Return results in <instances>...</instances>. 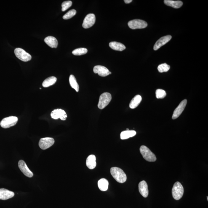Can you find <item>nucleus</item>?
Segmentation results:
<instances>
[{
	"mask_svg": "<svg viewBox=\"0 0 208 208\" xmlns=\"http://www.w3.org/2000/svg\"><path fill=\"white\" fill-rule=\"evenodd\" d=\"M18 118L16 116H11L4 118L0 122V125L4 129H7L16 124Z\"/></svg>",
	"mask_w": 208,
	"mask_h": 208,
	"instance_id": "nucleus-5",
	"label": "nucleus"
},
{
	"mask_svg": "<svg viewBox=\"0 0 208 208\" xmlns=\"http://www.w3.org/2000/svg\"><path fill=\"white\" fill-rule=\"evenodd\" d=\"M109 46L112 49L115 51H124L126 49L125 46L122 43L117 42H111L109 44Z\"/></svg>",
	"mask_w": 208,
	"mask_h": 208,
	"instance_id": "nucleus-20",
	"label": "nucleus"
},
{
	"mask_svg": "<svg viewBox=\"0 0 208 208\" xmlns=\"http://www.w3.org/2000/svg\"><path fill=\"white\" fill-rule=\"evenodd\" d=\"M170 66L166 63H163L158 66V70L160 73L166 72L170 69Z\"/></svg>",
	"mask_w": 208,
	"mask_h": 208,
	"instance_id": "nucleus-27",
	"label": "nucleus"
},
{
	"mask_svg": "<svg viewBox=\"0 0 208 208\" xmlns=\"http://www.w3.org/2000/svg\"><path fill=\"white\" fill-rule=\"evenodd\" d=\"M18 166L21 171L26 177L31 178L33 176V172L29 169L25 161L20 160L18 162Z\"/></svg>",
	"mask_w": 208,
	"mask_h": 208,
	"instance_id": "nucleus-13",
	"label": "nucleus"
},
{
	"mask_svg": "<svg viewBox=\"0 0 208 208\" xmlns=\"http://www.w3.org/2000/svg\"><path fill=\"white\" fill-rule=\"evenodd\" d=\"M142 97L140 95L135 96L132 99L129 103V106L131 109H135L138 106L141 102Z\"/></svg>",
	"mask_w": 208,
	"mask_h": 208,
	"instance_id": "nucleus-21",
	"label": "nucleus"
},
{
	"mask_svg": "<svg viewBox=\"0 0 208 208\" xmlns=\"http://www.w3.org/2000/svg\"><path fill=\"white\" fill-rule=\"evenodd\" d=\"M14 53L16 57L22 61L27 62L31 60V55L20 48H16L14 50Z\"/></svg>",
	"mask_w": 208,
	"mask_h": 208,
	"instance_id": "nucleus-6",
	"label": "nucleus"
},
{
	"mask_svg": "<svg viewBox=\"0 0 208 208\" xmlns=\"http://www.w3.org/2000/svg\"><path fill=\"white\" fill-rule=\"evenodd\" d=\"M93 71L94 73L98 74L99 76L105 77L111 74V73L108 69L102 66L97 65L94 67Z\"/></svg>",
	"mask_w": 208,
	"mask_h": 208,
	"instance_id": "nucleus-12",
	"label": "nucleus"
},
{
	"mask_svg": "<svg viewBox=\"0 0 208 208\" xmlns=\"http://www.w3.org/2000/svg\"><path fill=\"white\" fill-rule=\"evenodd\" d=\"M96 21L95 16L93 14H88L85 17L82 26L84 29L91 28L95 23Z\"/></svg>",
	"mask_w": 208,
	"mask_h": 208,
	"instance_id": "nucleus-9",
	"label": "nucleus"
},
{
	"mask_svg": "<svg viewBox=\"0 0 208 208\" xmlns=\"http://www.w3.org/2000/svg\"><path fill=\"white\" fill-rule=\"evenodd\" d=\"M44 42L46 44L52 48H57L58 46V41L54 37L48 36L45 38Z\"/></svg>",
	"mask_w": 208,
	"mask_h": 208,
	"instance_id": "nucleus-18",
	"label": "nucleus"
},
{
	"mask_svg": "<svg viewBox=\"0 0 208 208\" xmlns=\"http://www.w3.org/2000/svg\"><path fill=\"white\" fill-rule=\"evenodd\" d=\"M111 94L109 93L105 92L102 94L100 96L98 103V108L103 109L110 103L111 100Z\"/></svg>",
	"mask_w": 208,
	"mask_h": 208,
	"instance_id": "nucleus-4",
	"label": "nucleus"
},
{
	"mask_svg": "<svg viewBox=\"0 0 208 208\" xmlns=\"http://www.w3.org/2000/svg\"><path fill=\"white\" fill-rule=\"evenodd\" d=\"M54 143V140L52 138L46 137L40 140L39 145L41 149L45 150L52 147Z\"/></svg>",
	"mask_w": 208,
	"mask_h": 208,
	"instance_id": "nucleus-8",
	"label": "nucleus"
},
{
	"mask_svg": "<svg viewBox=\"0 0 208 208\" xmlns=\"http://www.w3.org/2000/svg\"><path fill=\"white\" fill-rule=\"evenodd\" d=\"M184 188L182 184L179 182H175L173 187L172 194L173 197L176 200H179L183 196Z\"/></svg>",
	"mask_w": 208,
	"mask_h": 208,
	"instance_id": "nucleus-3",
	"label": "nucleus"
},
{
	"mask_svg": "<svg viewBox=\"0 0 208 208\" xmlns=\"http://www.w3.org/2000/svg\"><path fill=\"white\" fill-rule=\"evenodd\" d=\"M124 2L126 3V4H129V3L132 2V0H124Z\"/></svg>",
	"mask_w": 208,
	"mask_h": 208,
	"instance_id": "nucleus-31",
	"label": "nucleus"
},
{
	"mask_svg": "<svg viewBox=\"0 0 208 208\" xmlns=\"http://www.w3.org/2000/svg\"><path fill=\"white\" fill-rule=\"evenodd\" d=\"M166 95L165 91L161 89H158L156 91V96L157 98L163 99Z\"/></svg>",
	"mask_w": 208,
	"mask_h": 208,
	"instance_id": "nucleus-29",
	"label": "nucleus"
},
{
	"mask_svg": "<svg viewBox=\"0 0 208 208\" xmlns=\"http://www.w3.org/2000/svg\"><path fill=\"white\" fill-rule=\"evenodd\" d=\"M126 130H127V131L129 130V129H126Z\"/></svg>",
	"mask_w": 208,
	"mask_h": 208,
	"instance_id": "nucleus-32",
	"label": "nucleus"
},
{
	"mask_svg": "<svg viewBox=\"0 0 208 208\" xmlns=\"http://www.w3.org/2000/svg\"><path fill=\"white\" fill-rule=\"evenodd\" d=\"M95 156L91 155L88 157L86 161V165L87 167L90 169H93L96 167L97 163Z\"/></svg>",
	"mask_w": 208,
	"mask_h": 208,
	"instance_id": "nucleus-17",
	"label": "nucleus"
},
{
	"mask_svg": "<svg viewBox=\"0 0 208 208\" xmlns=\"http://www.w3.org/2000/svg\"><path fill=\"white\" fill-rule=\"evenodd\" d=\"M187 103V100H184L179 104L176 108L174 112L172 118L173 120L177 119L180 116L184 110Z\"/></svg>",
	"mask_w": 208,
	"mask_h": 208,
	"instance_id": "nucleus-11",
	"label": "nucleus"
},
{
	"mask_svg": "<svg viewBox=\"0 0 208 208\" xmlns=\"http://www.w3.org/2000/svg\"><path fill=\"white\" fill-rule=\"evenodd\" d=\"M137 133L135 131L126 130L123 131L120 134V138L121 140H125L129 138L135 136Z\"/></svg>",
	"mask_w": 208,
	"mask_h": 208,
	"instance_id": "nucleus-23",
	"label": "nucleus"
},
{
	"mask_svg": "<svg viewBox=\"0 0 208 208\" xmlns=\"http://www.w3.org/2000/svg\"><path fill=\"white\" fill-rule=\"evenodd\" d=\"M57 81V78L55 77L52 76L48 78L43 81V86L44 88H47L55 84Z\"/></svg>",
	"mask_w": 208,
	"mask_h": 208,
	"instance_id": "nucleus-24",
	"label": "nucleus"
},
{
	"mask_svg": "<svg viewBox=\"0 0 208 208\" xmlns=\"http://www.w3.org/2000/svg\"><path fill=\"white\" fill-rule=\"evenodd\" d=\"M172 37L170 35H167V36L161 38L156 42L153 47V49L155 51L158 50L161 46L164 45L165 44L169 42L172 39Z\"/></svg>",
	"mask_w": 208,
	"mask_h": 208,
	"instance_id": "nucleus-14",
	"label": "nucleus"
},
{
	"mask_svg": "<svg viewBox=\"0 0 208 208\" xmlns=\"http://www.w3.org/2000/svg\"><path fill=\"white\" fill-rule=\"evenodd\" d=\"M140 150L141 154L146 161L150 162H154L156 161V155L152 152L151 150L145 146H142L140 147Z\"/></svg>",
	"mask_w": 208,
	"mask_h": 208,
	"instance_id": "nucleus-2",
	"label": "nucleus"
},
{
	"mask_svg": "<svg viewBox=\"0 0 208 208\" xmlns=\"http://www.w3.org/2000/svg\"><path fill=\"white\" fill-rule=\"evenodd\" d=\"M147 25L148 24L146 22L140 20H132L128 22V25L129 28L132 29L145 28L147 26Z\"/></svg>",
	"mask_w": 208,
	"mask_h": 208,
	"instance_id": "nucleus-7",
	"label": "nucleus"
},
{
	"mask_svg": "<svg viewBox=\"0 0 208 208\" xmlns=\"http://www.w3.org/2000/svg\"><path fill=\"white\" fill-rule=\"evenodd\" d=\"M88 50L87 49L85 48H79L73 50L72 52L73 54L76 56H80L84 55L87 53Z\"/></svg>",
	"mask_w": 208,
	"mask_h": 208,
	"instance_id": "nucleus-26",
	"label": "nucleus"
},
{
	"mask_svg": "<svg viewBox=\"0 0 208 208\" xmlns=\"http://www.w3.org/2000/svg\"><path fill=\"white\" fill-rule=\"evenodd\" d=\"M111 175L117 182L124 183L127 180V177L122 169L117 167H112L110 170Z\"/></svg>",
	"mask_w": 208,
	"mask_h": 208,
	"instance_id": "nucleus-1",
	"label": "nucleus"
},
{
	"mask_svg": "<svg viewBox=\"0 0 208 208\" xmlns=\"http://www.w3.org/2000/svg\"><path fill=\"white\" fill-rule=\"evenodd\" d=\"M97 185L99 189L102 191H106L108 189V182L105 179H101L97 182Z\"/></svg>",
	"mask_w": 208,
	"mask_h": 208,
	"instance_id": "nucleus-22",
	"label": "nucleus"
},
{
	"mask_svg": "<svg viewBox=\"0 0 208 208\" xmlns=\"http://www.w3.org/2000/svg\"><path fill=\"white\" fill-rule=\"evenodd\" d=\"M76 11L75 9H72L66 13L63 16L64 20H67L72 18L74 16L76 15Z\"/></svg>",
	"mask_w": 208,
	"mask_h": 208,
	"instance_id": "nucleus-28",
	"label": "nucleus"
},
{
	"mask_svg": "<svg viewBox=\"0 0 208 208\" xmlns=\"http://www.w3.org/2000/svg\"><path fill=\"white\" fill-rule=\"evenodd\" d=\"M72 2L71 1H68L64 2L62 4V11H65L72 6Z\"/></svg>",
	"mask_w": 208,
	"mask_h": 208,
	"instance_id": "nucleus-30",
	"label": "nucleus"
},
{
	"mask_svg": "<svg viewBox=\"0 0 208 208\" xmlns=\"http://www.w3.org/2000/svg\"><path fill=\"white\" fill-rule=\"evenodd\" d=\"M69 81L70 85L74 89L76 92H79V86L77 82L76 78L73 75H71L69 78Z\"/></svg>",
	"mask_w": 208,
	"mask_h": 208,
	"instance_id": "nucleus-25",
	"label": "nucleus"
},
{
	"mask_svg": "<svg viewBox=\"0 0 208 208\" xmlns=\"http://www.w3.org/2000/svg\"><path fill=\"white\" fill-rule=\"evenodd\" d=\"M165 4L166 6H170L174 8L179 9L183 5L182 2L180 1H171V0H165L164 1Z\"/></svg>",
	"mask_w": 208,
	"mask_h": 208,
	"instance_id": "nucleus-19",
	"label": "nucleus"
},
{
	"mask_svg": "<svg viewBox=\"0 0 208 208\" xmlns=\"http://www.w3.org/2000/svg\"><path fill=\"white\" fill-rule=\"evenodd\" d=\"M139 191L144 197L147 198L148 195V185L144 180L140 182L138 185Z\"/></svg>",
	"mask_w": 208,
	"mask_h": 208,
	"instance_id": "nucleus-15",
	"label": "nucleus"
},
{
	"mask_svg": "<svg viewBox=\"0 0 208 208\" xmlns=\"http://www.w3.org/2000/svg\"><path fill=\"white\" fill-rule=\"evenodd\" d=\"M13 192L4 188L0 189V199L6 200L13 197L14 196Z\"/></svg>",
	"mask_w": 208,
	"mask_h": 208,
	"instance_id": "nucleus-16",
	"label": "nucleus"
},
{
	"mask_svg": "<svg viewBox=\"0 0 208 208\" xmlns=\"http://www.w3.org/2000/svg\"><path fill=\"white\" fill-rule=\"evenodd\" d=\"M51 115L53 119L57 120L60 118L62 120H65L67 117L66 113L61 109L54 110L51 113Z\"/></svg>",
	"mask_w": 208,
	"mask_h": 208,
	"instance_id": "nucleus-10",
	"label": "nucleus"
}]
</instances>
